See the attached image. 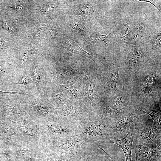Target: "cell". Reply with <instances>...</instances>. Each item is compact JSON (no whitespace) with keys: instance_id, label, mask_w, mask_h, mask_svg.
Returning a JSON list of instances; mask_svg holds the SVG:
<instances>
[{"instance_id":"6da1fadb","label":"cell","mask_w":161,"mask_h":161,"mask_svg":"<svg viewBox=\"0 0 161 161\" xmlns=\"http://www.w3.org/2000/svg\"><path fill=\"white\" fill-rule=\"evenodd\" d=\"M77 129L78 132L76 136L81 135L86 141L96 145L116 140L111 117L108 118L106 115L85 120L78 126Z\"/></svg>"},{"instance_id":"7a4b0ae2","label":"cell","mask_w":161,"mask_h":161,"mask_svg":"<svg viewBox=\"0 0 161 161\" xmlns=\"http://www.w3.org/2000/svg\"><path fill=\"white\" fill-rule=\"evenodd\" d=\"M131 126L134 133V140L147 144L161 141V131L155 127L151 119L140 117Z\"/></svg>"},{"instance_id":"3957f363","label":"cell","mask_w":161,"mask_h":161,"mask_svg":"<svg viewBox=\"0 0 161 161\" xmlns=\"http://www.w3.org/2000/svg\"><path fill=\"white\" fill-rule=\"evenodd\" d=\"M86 141L81 135H75L52 140L49 145L62 154L80 157L81 146Z\"/></svg>"},{"instance_id":"277c9868","label":"cell","mask_w":161,"mask_h":161,"mask_svg":"<svg viewBox=\"0 0 161 161\" xmlns=\"http://www.w3.org/2000/svg\"><path fill=\"white\" fill-rule=\"evenodd\" d=\"M132 149L135 154V161H161V141L147 144L133 140Z\"/></svg>"},{"instance_id":"5b68a950","label":"cell","mask_w":161,"mask_h":161,"mask_svg":"<svg viewBox=\"0 0 161 161\" xmlns=\"http://www.w3.org/2000/svg\"><path fill=\"white\" fill-rule=\"evenodd\" d=\"M140 117L137 113L127 112L111 117L112 128L116 140L125 137L126 134L127 129L133 125Z\"/></svg>"},{"instance_id":"8992f818","label":"cell","mask_w":161,"mask_h":161,"mask_svg":"<svg viewBox=\"0 0 161 161\" xmlns=\"http://www.w3.org/2000/svg\"><path fill=\"white\" fill-rule=\"evenodd\" d=\"M134 137V132L131 126L128 133L123 137L110 141L108 143H112L120 146L123 151L126 161H132L131 151Z\"/></svg>"},{"instance_id":"52a82bcc","label":"cell","mask_w":161,"mask_h":161,"mask_svg":"<svg viewBox=\"0 0 161 161\" xmlns=\"http://www.w3.org/2000/svg\"><path fill=\"white\" fill-rule=\"evenodd\" d=\"M127 105L121 96H116L108 105L103 108L104 115L115 113L120 114L128 112Z\"/></svg>"},{"instance_id":"ba28073f","label":"cell","mask_w":161,"mask_h":161,"mask_svg":"<svg viewBox=\"0 0 161 161\" xmlns=\"http://www.w3.org/2000/svg\"><path fill=\"white\" fill-rule=\"evenodd\" d=\"M144 53L142 47H137L132 49L129 52L126 59L128 66L133 69L140 67L144 61Z\"/></svg>"},{"instance_id":"9c48e42d","label":"cell","mask_w":161,"mask_h":161,"mask_svg":"<svg viewBox=\"0 0 161 161\" xmlns=\"http://www.w3.org/2000/svg\"><path fill=\"white\" fill-rule=\"evenodd\" d=\"M141 112L149 115L153 120L155 127L161 131V115L160 106L158 104L147 105L143 107L135 108Z\"/></svg>"},{"instance_id":"30bf717a","label":"cell","mask_w":161,"mask_h":161,"mask_svg":"<svg viewBox=\"0 0 161 161\" xmlns=\"http://www.w3.org/2000/svg\"><path fill=\"white\" fill-rule=\"evenodd\" d=\"M155 77L153 73L147 75L144 79L140 89V94L143 97L152 96L155 82Z\"/></svg>"},{"instance_id":"8fae6325","label":"cell","mask_w":161,"mask_h":161,"mask_svg":"<svg viewBox=\"0 0 161 161\" xmlns=\"http://www.w3.org/2000/svg\"><path fill=\"white\" fill-rule=\"evenodd\" d=\"M61 46V47L65 49L74 54L91 58V55L78 45L71 38L63 41Z\"/></svg>"},{"instance_id":"7c38bea8","label":"cell","mask_w":161,"mask_h":161,"mask_svg":"<svg viewBox=\"0 0 161 161\" xmlns=\"http://www.w3.org/2000/svg\"><path fill=\"white\" fill-rule=\"evenodd\" d=\"M119 79V69L110 73L107 81L108 90L109 93L116 90V85Z\"/></svg>"},{"instance_id":"4fadbf2b","label":"cell","mask_w":161,"mask_h":161,"mask_svg":"<svg viewBox=\"0 0 161 161\" xmlns=\"http://www.w3.org/2000/svg\"><path fill=\"white\" fill-rule=\"evenodd\" d=\"M121 39L123 46H126L131 36V28L127 22L123 27L121 30Z\"/></svg>"},{"instance_id":"5bb4252c","label":"cell","mask_w":161,"mask_h":161,"mask_svg":"<svg viewBox=\"0 0 161 161\" xmlns=\"http://www.w3.org/2000/svg\"><path fill=\"white\" fill-rule=\"evenodd\" d=\"M145 29L143 24L141 23H137L134 26L131 35H132L134 39L140 38L143 36Z\"/></svg>"},{"instance_id":"9a60e30c","label":"cell","mask_w":161,"mask_h":161,"mask_svg":"<svg viewBox=\"0 0 161 161\" xmlns=\"http://www.w3.org/2000/svg\"><path fill=\"white\" fill-rule=\"evenodd\" d=\"M78 12L83 15H92L94 10L92 7L88 4H81L79 5L77 9Z\"/></svg>"},{"instance_id":"2e32d148","label":"cell","mask_w":161,"mask_h":161,"mask_svg":"<svg viewBox=\"0 0 161 161\" xmlns=\"http://www.w3.org/2000/svg\"><path fill=\"white\" fill-rule=\"evenodd\" d=\"M110 33L109 34L103 35L101 34H97L95 35L90 36L88 38V40L91 42H98L100 41H104L108 46V41L109 40V36Z\"/></svg>"},{"instance_id":"e0dca14e","label":"cell","mask_w":161,"mask_h":161,"mask_svg":"<svg viewBox=\"0 0 161 161\" xmlns=\"http://www.w3.org/2000/svg\"><path fill=\"white\" fill-rule=\"evenodd\" d=\"M55 161H81L80 157L63 154Z\"/></svg>"},{"instance_id":"ac0fdd59","label":"cell","mask_w":161,"mask_h":161,"mask_svg":"<svg viewBox=\"0 0 161 161\" xmlns=\"http://www.w3.org/2000/svg\"><path fill=\"white\" fill-rule=\"evenodd\" d=\"M70 25L73 29L78 31L83 32L85 29V26L78 22H72Z\"/></svg>"},{"instance_id":"d6986e66","label":"cell","mask_w":161,"mask_h":161,"mask_svg":"<svg viewBox=\"0 0 161 161\" xmlns=\"http://www.w3.org/2000/svg\"><path fill=\"white\" fill-rule=\"evenodd\" d=\"M32 82V81L28 75H25L17 83L18 84H25Z\"/></svg>"},{"instance_id":"ffe728a7","label":"cell","mask_w":161,"mask_h":161,"mask_svg":"<svg viewBox=\"0 0 161 161\" xmlns=\"http://www.w3.org/2000/svg\"><path fill=\"white\" fill-rule=\"evenodd\" d=\"M161 33L159 32L156 35L154 38L155 44L159 48H161Z\"/></svg>"},{"instance_id":"44dd1931","label":"cell","mask_w":161,"mask_h":161,"mask_svg":"<svg viewBox=\"0 0 161 161\" xmlns=\"http://www.w3.org/2000/svg\"><path fill=\"white\" fill-rule=\"evenodd\" d=\"M22 94L18 92H4L0 91V96H4L16 94Z\"/></svg>"},{"instance_id":"7402d4cb","label":"cell","mask_w":161,"mask_h":161,"mask_svg":"<svg viewBox=\"0 0 161 161\" xmlns=\"http://www.w3.org/2000/svg\"><path fill=\"white\" fill-rule=\"evenodd\" d=\"M145 1L146 2H150L153 5H154L156 7V8H157V9H158V10L160 11L161 10V7L160 6L159 4H158L157 2H156V1H146V0H142V1Z\"/></svg>"},{"instance_id":"603a6c76","label":"cell","mask_w":161,"mask_h":161,"mask_svg":"<svg viewBox=\"0 0 161 161\" xmlns=\"http://www.w3.org/2000/svg\"><path fill=\"white\" fill-rule=\"evenodd\" d=\"M3 26L4 28L9 31L12 29L11 24L8 22L6 21L4 22L3 24Z\"/></svg>"},{"instance_id":"cb8c5ba5","label":"cell","mask_w":161,"mask_h":161,"mask_svg":"<svg viewBox=\"0 0 161 161\" xmlns=\"http://www.w3.org/2000/svg\"><path fill=\"white\" fill-rule=\"evenodd\" d=\"M5 42V41L0 37V50L2 49L4 47V44Z\"/></svg>"},{"instance_id":"d4e9b609","label":"cell","mask_w":161,"mask_h":161,"mask_svg":"<svg viewBox=\"0 0 161 161\" xmlns=\"http://www.w3.org/2000/svg\"><path fill=\"white\" fill-rule=\"evenodd\" d=\"M23 8V7L21 5H16L15 6V8L17 10H21Z\"/></svg>"},{"instance_id":"484cf974","label":"cell","mask_w":161,"mask_h":161,"mask_svg":"<svg viewBox=\"0 0 161 161\" xmlns=\"http://www.w3.org/2000/svg\"><path fill=\"white\" fill-rule=\"evenodd\" d=\"M27 55L26 54H25L22 60V63L24 64V63L26 61L27 58Z\"/></svg>"},{"instance_id":"4316f807","label":"cell","mask_w":161,"mask_h":161,"mask_svg":"<svg viewBox=\"0 0 161 161\" xmlns=\"http://www.w3.org/2000/svg\"><path fill=\"white\" fill-rule=\"evenodd\" d=\"M105 153L110 157L112 161H116V160L114 159L109 154L107 153L106 152Z\"/></svg>"}]
</instances>
